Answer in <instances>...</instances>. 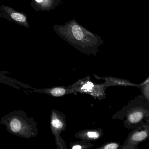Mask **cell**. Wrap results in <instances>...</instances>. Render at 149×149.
<instances>
[{
  "mask_svg": "<svg viewBox=\"0 0 149 149\" xmlns=\"http://www.w3.org/2000/svg\"><path fill=\"white\" fill-rule=\"evenodd\" d=\"M69 86L77 93L87 94L95 99L101 100L106 98L107 87L104 83L97 84L93 82L89 75L79 79Z\"/></svg>",
  "mask_w": 149,
  "mask_h": 149,
  "instance_id": "obj_3",
  "label": "cell"
},
{
  "mask_svg": "<svg viewBox=\"0 0 149 149\" xmlns=\"http://www.w3.org/2000/svg\"><path fill=\"white\" fill-rule=\"evenodd\" d=\"M111 118L123 120L124 127L132 130L143 121L149 122V102L139 95L129 101Z\"/></svg>",
  "mask_w": 149,
  "mask_h": 149,
  "instance_id": "obj_2",
  "label": "cell"
},
{
  "mask_svg": "<svg viewBox=\"0 0 149 149\" xmlns=\"http://www.w3.org/2000/svg\"><path fill=\"white\" fill-rule=\"evenodd\" d=\"M122 145L120 143L116 141H110L106 142L99 147L96 148V149H121Z\"/></svg>",
  "mask_w": 149,
  "mask_h": 149,
  "instance_id": "obj_12",
  "label": "cell"
},
{
  "mask_svg": "<svg viewBox=\"0 0 149 149\" xmlns=\"http://www.w3.org/2000/svg\"><path fill=\"white\" fill-rule=\"evenodd\" d=\"M7 72H5V71H0V75L5 76V74H8Z\"/></svg>",
  "mask_w": 149,
  "mask_h": 149,
  "instance_id": "obj_15",
  "label": "cell"
},
{
  "mask_svg": "<svg viewBox=\"0 0 149 149\" xmlns=\"http://www.w3.org/2000/svg\"><path fill=\"white\" fill-rule=\"evenodd\" d=\"M72 30L73 31V35L76 39L78 40H81L83 38V33L81 28L79 26L77 25L73 26Z\"/></svg>",
  "mask_w": 149,
  "mask_h": 149,
  "instance_id": "obj_13",
  "label": "cell"
},
{
  "mask_svg": "<svg viewBox=\"0 0 149 149\" xmlns=\"http://www.w3.org/2000/svg\"><path fill=\"white\" fill-rule=\"evenodd\" d=\"M1 8L4 14L8 15L12 21L25 27H29L26 14L17 12L7 6H2Z\"/></svg>",
  "mask_w": 149,
  "mask_h": 149,
  "instance_id": "obj_8",
  "label": "cell"
},
{
  "mask_svg": "<svg viewBox=\"0 0 149 149\" xmlns=\"http://www.w3.org/2000/svg\"><path fill=\"white\" fill-rule=\"evenodd\" d=\"M103 135V130L101 128H97L85 129L79 131L75 134L74 137L82 141L90 143L98 140Z\"/></svg>",
  "mask_w": 149,
  "mask_h": 149,
  "instance_id": "obj_7",
  "label": "cell"
},
{
  "mask_svg": "<svg viewBox=\"0 0 149 149\" xmlns=\"http://www.w3.org/2000/svg\"><path fill=\"white\" fill-rule=\"evenodd\" d=\"M121 149H139L137 146L132 145L131 144H126L122 146Z\"/></svg>",
  "mask_w": 149,
  "mask_h": 149,
  "instance_id": "obj_14",
  "label": "cell"
},
{
  "mask_svg": "<svg viewBox=\"0 0 149 149\" xmlns=\"http://www.w3.org/2000/svg\"><path fill=\"white\" fill-rule=\"evenodd\" d=\"M132 130L128 134L122 146L126 144L137 146L149 138V122L143 121Z\"/></svg>",
  "mask_w": 149,
  "mask_h": 149,
  "instance_id": "obj_5",
  "label": "cell"
},
{
  "mask_svg": "<svg viewBox=\"0 0 149 149\" xmlns=\"http://www.w3.org/2000/svg\"><path fill=\"white\" fill-rule=\"evenodd\" d=\"M93 77L97 80H102L107 88L111 86H133L138 87L139 84L133 83L128 79H122L112 77H100L97 75L93 74Z\"/></svg>",
  "mask_w": 149,
  "mask_h": 149,
  "instance_id": "obj_9",
  "label": "cell"
},
{
  "mask_svg": "<svg viewBox=\"0 0 149 149\" xmlns=\"http://www.w3.org/2000/svg\"><path fill=\"white\" fill-rule=\"evenodd\" d=\"M67 125L65 114L60 111L53 109L50 114V129L54 136L56 144L58 149H68L65 141L61 136L62 132L66 130Z\"/></svg>",
  "mask_w": 149,
  "mask_h": 149,
  "instance_id": "obj_4",
  "label": "cell"
},
{
  "mask_svg": "<svg viewBox=\"0 0 149 149\" xmlns=\"http://www.w3.org/2000/svg\"><path fill=\"white\" fill-rule=\"evenodd\" d=\"M138 88L141 91V95L149 102V77H148L143 82L139 84Z\"/></svg>",
  "mask_w": 149,
  "mask_h": 149,
  "instance_id": "obj_11",
  "label": "cell"
},
{
  "mask_svg": "<svg viewBox=\"0 0 149 149\" xmlns=\"http://www.w3.org/2000/svg\"><path fill=\"white\" fill-rule=\"evenodd\" d=\"M0 124L5 125L9 133L24 139L36 137L38 135L37 122L23 110H16L1 118Z\"/></svg>",
  "mask_w": 149,
  "mask_h": 149,
  "instance_id": "obj_1",
  "label": "cell"
},
{
  "mask_svg": "<svg viewBox=\"0 0 149 149\" xmlns=\"http://www.w3.org/2000/svg\"><path fill=\"white\" fill-rule=\"evenodd\" d=\"M32 90L29 91V93H41L46 94L53 97H59L70 94L77 95V92L75 91L69 86H54L52 88H33Z\"/></svg>",
  "mask_w": 149,
  "mask_h": 149,
  "instance_id": "obj_6",
  "label": "cell"
},
{
  "mask_svg": "<svg viewBox=\"0 0 149 149\" xmlns=\"http://www.w3.org/2000/svg\"><path fill=\"white\" fill-rule=\"evenodd\" d=\"M69 146L70 149H88L94 146V145L90 142H85L82 140L71 142Z\"/></svg>",
  "mask_w": 149,
  "mask_h": 149,
  "instance_id": "obj_10",
  "label": "cell"
}]
</instances>
